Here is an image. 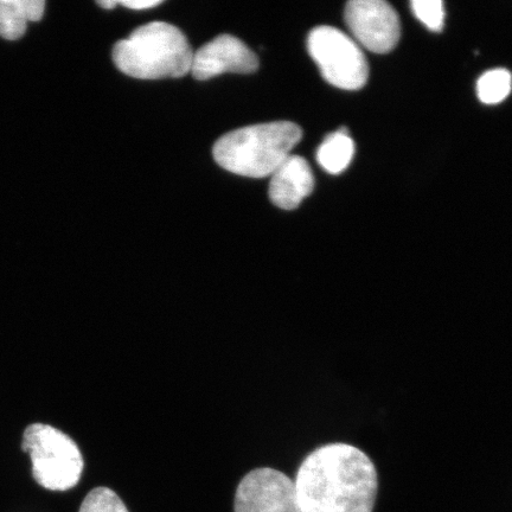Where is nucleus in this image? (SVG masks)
Wrapping results in <instances>:
<instances>
[{
  "mask_svg": "<svg viewBox=\"0 0 512 512\" xmlns=\"http://www.w3.org/2000/svg\"><path fill=\"white\" fill-rule=\"evenodd\" d=\"M294 488L300 512H373L379 477L360 448L331 443L303 460Z\"/></svg>",
  "mask_w": 512,
  "mask_h": 512,
  "instance_id": "nucleus-1",
  "label": "nucleus"
},
{
  "mask_svg": "<svg viewBox=\"0 0 512 512\" xmlns=\"http://www.w3.org/2000/svg\"><path fill=\"white\" fill-rule=\"evenodd\" d=\"M192 51L187 37L169 23L153 22L115 44L113 61L120 72L140 80L177 79L190 73Z\"/></svg>",
  "mask_w": 512,
  "mask_h": 512,
  "instance_id": "nucleus-2",
  "label": "nucleus"
},
{
  "mask_svg": "<svg viewBox=\"0 0 512 512\" xmlns=\"http://www.w3.org/2000/svg\"><path fill=\"white\" fill-rule=\"evenodd\" d=\"M302 138V128L290 121L247 126L224 134L214 145L213 155L232 174L264 178L292 155Z\"/></svg>",
  "mask_w": 512,
  "mask_h": 512,
  "instance_id": "nucleus-3",
  "label": "nucleus"
},
{
  "mask_svg": "<svg viewBox=\"0 0 512 512\" xmlns=\"http://www.w3.org/2000/svg\"><path fill=\"white\" fill-rule=\"evenodd\" d=\"M22 447L29 453L32 475L43 488L67 491L80 482L85 462L79 446L66 433L49 425H30Z\"/></svg>",
  "mask_w": 512,
  "mask_h": 512,
  "instance_id": "nucleus-4",
  "label": "nucleus"
},
{
  "mask_svg": "<svg viewBox=\"0 0 512 512\" xmlns=\"http://www.w3.org/2000/svg\"><path fill=\"white\" fill-rule=\"evenodd\" d=\"M312 60L330 85L344 91H358L366 85L369 67L357 42L332 27H318L307 37Z\"/></svg>",
  "mask_w": 512,
  "mask_h": 512,
  "instance_id": "nucleus-5",
  "label": "nucleus"
},
{
  "mask_svg": "<svg viewBox=\"0 0 512 512\" xmlns=\"http://www.w3.org/2000/svg\"><path fill=\"white\" fill-rule=\"evenodd\" d=\"M235 512H300L293 480L272 467L248 472L236 489Z\"/></svg>",
  "mask_w": 512,
  "mask_h": 512,
  "instance_id": "nucleus-6",
  "label": "nucleus"
},
{
  "mask_svg": "<svg viewBox=\"0 0 512 512\" xmlns=\"http://www.w3.org/2000/svg\"><path fill=\"white\" fill-rule=\"evenodd\" d=\"M345 22L356 41L375 54L389 53L400 40L399 16L383 0H352L345 8Z\"/></svg>",
  "mask_w": 512,
  "mask_h": 512,
  "instance_id": "nucleus-7",
  "label": "nucleus"
},
{
  "mask_svg": "<svg viewBox=\"0 0 512 512\" xmlns=\"http://www.w3.org/2000/svg\"><path fill=\"white\" fill-rule=\"evenodd\" d=\"M259 68L258 57L239 38L221 35L194 53L190 73L206 81L224 73L252 74Z\"/></svg>",
  "mask_w": 512,
  "mask_h": 512,
  "instance_id": "nucleus-8",
  "label": "nucleus"
},
{
  "mask_svg": "<svg viewBox=\"0 0 512 512\" xmlns=\"http://www.w3.org/2000/svg\"><path fill=\"white\" fill-rule=\"evenodd\" d=\"M270 194L274 206L293 210L315 189V176L307 160L291 155L271 176Z\"/></svg>",
  "mask_w": 512,
  "mask_h": 512,
  "instance_id": "nucleus-9",
  "label": "nucleus"
},
{
  "mask_svg": "<svg viewBox=\"0 0 512 512\" xmlns=\"http://www.w3.org/2000/svg\"><path fill=\"white\" fill-rule=\"evenodd\" d=\"M46 9L43 0H0V36L15 41L30 22L41 21Z\"/></svg>",
  "mask_w": 512,
  "mask_h": 512,
  "instance_id": "nucleus-10",
  "label": "nucleus"
},
{
  "mask_svg": "<svg viewBox=\"0 0 512 512\" xmlns=\"http://www.w3.org/2000/svg\"><path fill=\"white\" fill-rule=\"evenodd\" d=\"M355 155L354 140L345 128L329 134L317 151L320 166L331 175L342 174Z\"/></svg>",
  "mask_w": 512,
  "mask_h": 512,
  "instance_id": "nucleus-11",
  "label": "nucleus"
},
{
  "mask_svg": "<svg viewBox=\"0 0 512 512\" xmlns=\"http://www.w3.org/2000/svg\"><path fill=\"white\" fill-rule=\"evenodd\" d=\"M512 89V75L507 69L486 72L477 82V94L485 105H497L508 98Z\"/></svg>",
  "mask_w": 512,
  "mask_h": 512,
  "instance_id": "nucleus-12",
  "label": "nucleus"
},
{
  "mask_svg": "<svg viewBox=\"0 0 512 512\" xmlns=\"http://www.w3.org/2000/svg\"><path fill=\"white\" fill-rule=\"evenodd\" d=\"M79 512H130L117 492L105 486L93 489L83 499Z\"/></svg>",
  "mask_w": 512,
  "mask_h": 512,
  "instance_id": "nucleus-13",
  "label": "nucleus"
},
{
  "mask_svg": "<svg viewBox=\"0 0 512 512\" xmlns=\"http://www.w3.org/2000/svg\"><path fill=\"white\" fill-rule=\"evenodd\" d=\"M413 14L426 28L439 32L444 28L445 8L441 0H413Z\"/></svg>",
  "mask_w": 512,
  "mask_h": 512,
  "instance_id": "nucleus-14",
  "label": "nucleus"
},
{
  "mask_svg": "<svg viewBox=\"0 0 512 512\" xmlns=\"http://www.w3.org/2000/svg\"><path fill=\"white\" fill-rule=\"evenodd\" d=\"M162 3L160 0H120L118 5H123L125 8L133 10H145L155 8V6Z\"/></svg>",
  "mask_w": 512,
  "mask_h": 512,
  "instance_id": "nucleus-15",
  "label": "nucleus"
},
{
  "mask_svg": "<svg viewBox=\"0 0 512 512\" xmlns=\"http://www.w3.org/2000/svg\"><path fill=\"white\" fill-rule=\"evenodd\" d=\"M98 4L101 6V8L112 10L115 8V6L118 5V2H114V0H101V2H98Z\"/></svg>",
  "mask_w": 512,
  "mask_h": 512,
  "instance_id": "nucleus-16",
  "label": "nucleus"
}]
</instances>
